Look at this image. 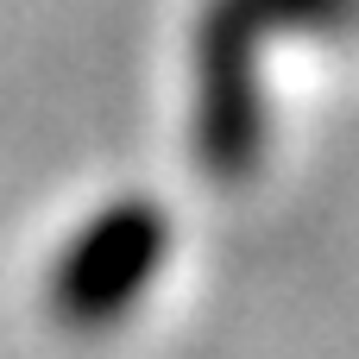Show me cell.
Here are the masks:
<instances>
[{
    "instance_id": "cell-1",
    "label": "cell",
    "mask_w": 359,
    "mask_h": 359,
    "mask_svg": "<svg viewBox=\"0 0 359 359\" xmlns=\"http://www.w3.org/2000/svg\"><path fill=\"white\" fill-rule=\"evenodd\" d=\"M158 259V215L145 208H120L107 221H95V233L76 246L69 259V278H63V297L82 303V309H114L139 271Z\"/></svg>"
}]
</instances>
